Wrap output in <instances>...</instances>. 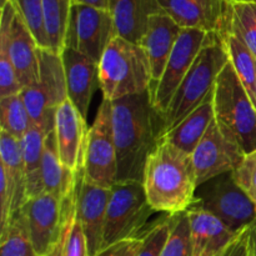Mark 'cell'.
I'll use <instances>...</instances> for the list:
<instances>
[{"mask_svg": "<svg viewBox=\"0 0 256 256\" xmlns=\"http://www.w3.org/2000/svg\"><path fill=\"white\" fill-rule=\"evenodd\" d=\"M112 102L118 182H142L148 156L159 139V114L149 90Z\"/></svg>", "mask_w": 256, "mask_h": 256, "instance_id": "1", "label": "cell"}, {"mask_svg": "<svg viewBox=\"0 0 256 256\" xmlns=\"http://www.w3.org/2000/svg\"><path fill=\"white\" fill-rule=\"evenodd\" d=\"M142 185L155 212H184L194 202L198 184L192 156L159 140L145 162Z\"/></svg>", "mask_w": 256, "mask_h": 256, "instance_id": "2", "label": "cell"}, {"mask_svg": "<svg viewBox=\"0 0 256 256\" xmlns=\"http://www.w3.org/2000/svg\"><path fill=\"white\" fill-rule=\"evenodd\" d=\"M228 62L229 58L219 32H209L206 44L172 96L168 110L162 116L159 115V139L178 126L214 92L218 76Z\"/></svg>", "mask_w": 256, "mask_h": 256, "instance_id": "3", "label": "cell"}, {"mask_svg": "<svg viewBox=\"0 0 256 256\" xmlns=\"http://www.w3.org/2000/svg\"><path fill=\"white\" fill-rule=\"evenodd\" d=\"M99 82L102 98L109 102L148 92L152 79L144 49L115 36L99 62Z\"/></svg>", "mask_w": 256, "mask_h": 256, "instance_id": "4", "label": "cell"}, {"mask_svg": "<svg viewBox=\"0 0 256 256\" xmlns=\"http://www.w3.org/2000/svg\"><path fill=\"white\" fill-rule=\"evenodd\" d=\"M215 122L225 135L236 142L245 155L256 150V108L228 62L215 82Z\"/></svg>", "mask_w": 256, "mask_h": 256, "instance_id": "5", "label": "cell"}, {"mask_svg": "<svg viewBox=\"0 0 256 256\" xmlns=\"http://www.w3.org/2000/svg\"><path fill=\"white\" fill-rule=\"evenodd\" d=\"M40 74L36 84L22 90L32 125L49 134L54 130L55 115L60 105L68 100L66 82L62 55L40 49Z\"/></svg>", "mask_w": 256, "mask_h": 256, "instance_id": "6", "label": "cell"}, {"mask_svg": "<svg viewBox=\"0 0 256 256\" xmlns=\"http://www.w3.org/2000/svg\"><path fill=\"white\" fill-rule=\"evenodd\" d=\"M154 212L142 182H116L112 188L108 204L102 250L122 240L139 236Z\"/></svg>", "mask_w": 256, "mask_h": 256, "instance_id": "7", "label": "cell"}, {"mask_svg": "<svg viewBox=\"0 0 256 256\" xmlns=\"http://www.w3.org/2000/svg\"><path fill=\"white\" fill-rule=\"evenodd\" d=\"M192 206L209 212L234 232H242L256 220V205L235 182L232 172L198 186Z\"/></svg>", "mask_w": 256, "mask_h": 256, "instance_id": "8", "label": "cell"}, {"mask_svg": "<svg viewBox=\"0 0 256 256\" xmlns=\"http://www.w3.org/2000/svg\"><path fill=\"white\" fill-rule=\"evenodd\" d=\"M74 208L75 195L68 202H62L54 195L42 192L30 198L20 209L38 255L48 256L59 244Z\"/></svg>", "mask_w": 256, "mask_h": 256, "instance_id": "9", "label": "cell"}, {"mask_svg": "<svg viewBox=\"0 0 256 256\" xmlns=\"http://www.w3.org/2000/svg\"><path fill=\"white\" fill-rule=\"evenodd\" d=\"M0 44L8 49L22 89L36 84L40 74L39 54L42 48L12 0H6L2 5Z\"/></svg>", "mask_w": 256, "mask_h": 256, "instance_id": "10", "label": "cell"}, {"mask_svg": "<svg viewBox=\"0 0 256 256\" xmlns=\"http://www.w3.org/2000/svg\"><path fill=\"white\" fill-rule=\"evenodd\" d=\"M115 36L118 34L110 10L72 2L65 48L75 50L99 64Z\"/></svg>", "mask_w": 256, "mask_h": 256, "instance_id": "11", "label": "cell"}, {"mask_svg": "<svg viewBox=\"0 0 256 256\" xmlns=\"http://www.w3.org/2000/svg\"><path fill=\"white\" fill-rule=\"evenodd\" d=\"M84 176L98 186L112 189L118 182V160L112 122V102L102 99L89 129Z\"/></svg>", "mask_w": 256, "mask_h": 256, "instance_id": "12", "label": "cell"}, {"mask_svg": "<svg viewBox=\"0 0 256 256\" xmlns=\"http://www.w3.org/2000/svg\"><path fill=\"white\" fill-rule=\"evenodd\" d=\"M209 32L198 29H182L176 40L174 49L170 54L164 72L159 82L150 85V100L155 112L162 116L169 108L170 102L179 89L180 84L185 79L206 44Z\"/></svg>", "mask_w": 256, "mask_h": 256, "instance_id": "13", "label": "cell"}, {"mask_svg": "<svg viewBox=\"0 0 256 256\" xmlns=\"http://www.w3.org/2000/svg\"><path fill=\"white\" fill-rule=\"evenodd\" d=\"M190 156L196 184L200 186L212 178L234 172L244 159L245 154L236 142L222 132L214 119Z\"/></svg>", "mask_w": 256, "mask_h": 256, "instance_id": "14", "label": "cell"}, {"mask_svg": "<svg viewBox=\"0 0 256 256\" xmlns=\"http://www.w3.org/2000/svg\"><path fill=\"white\" fill-rule=\"evenodd\" d=\"M112 189L88 182L84 170L79 175L75 192V216L86 236L90 256H96L104 242L105 220Z\"/></svg>", "mask_w": 256, "mask_h": 256, "instance_id": "15", "label": "cell"}, {"mask_svg": "<svg viewBox=\"0 0 256 256\" xmlns=\"http://www.w3.org/2000/svg\"><path fill=\"white\" fill-rule=\"evenodd\" d=\"M89 129L76 108L69 99L65 100L55 115L54 132L62 164L76 175L84 170Z\"/></svg>", "mask_w": 256, "mask_h": 256, "instance_id": "16", "label": "cell"}, {"mask_svg": "<svg viewBox=\"0 0 256 256\" xmlns=\"http://www.w3.org/2000/svg\"><path fill=\"white\" fill-rule=\"evenodd\" d=\"M182 29L219 32L230 12L229 0H158Z\"/></svg>", "mask_w": 256, "mask_h": 256, "instance_id": "17", "label": "cell"}, {"mask_svg": "<svg viewBox=\"0 0 256 256\" xmlns=\"http://www.w3.org/2000/svg\"><path fill=\"white\" fill-rule=\"evenodd\" d=\"M68 99L85 120L99 82V64L75 50L65 48L62 54Z\"/></svg>", "mask_w": 256, "mask_h": 256, "instance_id": "18", "label": "cell"}, {"mask_svg": "<svg viewBox=\"0 0 256 256\" xmlns=\"http://www.w3.org/2000/svg\"><path fill=\"white\" fill-rule=\"evenodd\" d=\"M192 256H222L242 232H234L209 212L196 206L186 210Z\"/></svg>", "mask_w": 256, "mask_h": 256, "instance_id": "19", "label": "cell"}, {"mask_svg": "<svg viewBox=\"0 0 256 256\" xmlns=\"http://www.w3.org/2000/svg\"><path fill=\"white\" fill-rule=\"evenodd\" d=\"M182 28L164 12L152 15L139 45L144 49L152 70V84L159 82Z\"/></svg>", "mask_w": 256, "mask_h": 256, "instance_id": "20", "label": "cell"}, {"mask_svg": "<svg viewBox=\"0 0 256 256\" xmlns=\"http://www.w3.org/2000/svg\"><path fill=\"white\" fill-rule=\"evenodd\" d=\"M118 36L139 44L150 16L162 12L158 0H109Z\"/></svg>", "mask_w": 256, "mask_h": 256, "instance_id": "21", "label": "cell"}, {"mask_svg": "<svg viewBox=\"0 0 256 256\" xmlns=\"http://www.w3.org/2000/svg\"><path fill=\"white\" fill-rule=\"evenodd\" d=\"M78 179L79 175L74 174L62 164L58 152L55 132L52 130L45 138L44 154H42L44 192L54 195L62 202H68L75 195Z\"/></svg>", "mask_w": 256, "mask_h": 256, "instance_id": "22", "label": "cell"}, {"mask_svg": "<svg viewBox=\"0 0 256 256\" xmlns=\"http://www.w3.org/2000/svg\"><path fill=\"white\" fill-rule=\"evenodd\" d=\"M219 36L226 50L229 62L256 108V58L248 45L240 39L239 35L235 34L230 26V12L224 25L219 30Z\"/></svg>", "mask_w": 256, "mask_h": 256, "instance_id": "23", "label": "cell"}, {"mask_svg": "<svg viewBox=\"0 0 256 256\" xmlns=\"http://www.w3.org/2000/svg\"><path fill=\"white\" fill-rule=\"evenodd\" d=\"M214 94V92H212ZM212 94L190 115H188L178 126L159 140L170 142L185 154L192 155L195 148L204 138L210 124L214 122V102ZM158 140V142H159Z\"/></svg>", "mask_w": 256, "mask_h": 256, "instance_id": "24", "label": "cell"}, {"mask_svg": "<svg viewBox=\"0 0 256 256\" xmlns=\"http://www.w3.org/2000/svg\"><path fill=\"white\" fill-rule=\"evenodd\" d=\"M0 168L6 174L14 195V214L28 202L26 174L22 142L8 132H0Z\"/></svg>", "mask_w": 256, "mask_h": 256, "instance_id": "25", "label": "cell"}, {"mask_svg": "<svg viewBox=\"0 0 256 256\" xmlns=\"http://www.w3.org/2000/svg\"><path fill=\"white\" fill-rule=\"evenodd\" d=\"M46 135V132L32 125L20 140L26 174L28 200L45 192L42 184V154Z\"/></svg>", "mask_w": 256, "mask_h": 256, "instance_id": "26", "label": "cell"}, {"mask_svg": "<svg viewBox=\"0 0 256 256\" xmlns=\"http://www.w3.org/2000/svg\"><path fill=\"white\" fill-rule=\"evenodd\" d=\"M72 0H42L45 30L49 50L62 54L65 48Z\"/></svg>", "mask_w": 256, "mask_h": 256, "instance_id": "27", "label": "cell"}, {"mask_svg": "<svg viewBox=\"0 0 256 256\" xmlns=\"http://www.w3.org/2000/svg\"><path fill=\"white\" fill-rule=\"evenodd\" d=\"M32 126V118L22 92L0 98V132L22 140Z\"/></svg>", "mask_w": 256, "mask_h": 256, "instance_id": "28", "label": "cell"}, {"mask_svg": "<svg viewBox=\"0 0 256 256\" xmlns=\"http://www.w3.org/2000/svg\"><path fill=\"white\" fill-rule=\"evenodd\" d=\"M0 256H39L30 242L26 222L20 210L12 215L6 234L0 236Z\"/></svg>", "mask_w": 256, "mask_h": 256, "instance_id": "29", "label": "cell"}, {"mask_svg": "<svg viewBox=\"0 0 256 256\" xmlns=\"http://www.w3.org/2000/svg\"><path fill=\"white\" fill-rule=\"evenodd\" d=\"M230 26L256 58V15L252 2H230Z\"/></svg>", "mask_w": 256, "mask_h": 256, "instance_id": "30", "label": "cell"}, {"mask_svg": "<svg viewBox=\"0 0 256 256\" xmlns=\"http://www.w3.org/2000/svg\"><path fill=\"white\" fill-rule=\"evenodd\" d=\"M175 215L165 214V216L145 228L139 235L142 238V245L138 256H160L172 232Z\"/></svg>", "mask_w": 256, "mask_h": 256, "instance_id": "31", "label": "cell"}, {"mask_svg": "<svg viewBox=\"0 0 256 256\" xmlns=\"http://www.w3.org/2000/svg\"><path fill=\"white\" fill-rule=\"evenodd\" d=\"M160 256H192V242L186 212L175 215L174 224Z\"/></svg>", "mask_w": 256, "mask_h": 256, "instance_id": "32", "label": "cell"}, {"mask_svg": "<svg viewBox=\"0 0 256 256\" xmlns=\"http://www.w3.org/2000/svg\"><path fill=\"white\" fill-rule=\"evenodd\" d=\"M42 49L49 50L45 30L42 0H12Z\"/></svg>", "mask_w": 256, "mask_h": 256, "instance_id": "33", "label": "cell"}, {"mask_svg": "<svg viewBox=\"0 0 256 256\" xmlns=\"http://www.w3.org/2000/svg\"><path fill=\"white\" fill-rule=\"evenodd\" d=\"M235 182L256 205V150L246 154L232 172Z\"/></svg>", "mask_w": 256, "mask_h": 256, "instance_id": "34", "label": "cell"}, {"mask_svg": "<svg viewBox=\"0 0 256 256\" xmlns=\"http://www.w3.org/2000/svg\"><path fill=\"white\" fill-rule=\"evenodd\" d=\"M62 256H90L86 236H85L82 224L75 216V209L68 222Z\"/></svg>", "mask_w": 256, "mask_h": 256, "instance_id": "35", "label": "cell"}, {"mask_svg": "<svg viewBox=\"0 0 256 256\" xmlns=\"http://www.w3.org/2000/svg\"><path fill=\"white\" fill-rule=\"evenodd\" d=\"M14 215V195L6 174L0 168V236L6 234Z\"/></svg>", "mask_w": 256, "mask_h": 256, "instance_id": "36", "label": "cell"}, {"mask_svg": "<svg viewBox=\"0 0 256 256\" xmlns=\"http://www.w3.org/2000/svg\"><path fill=\"white\" fill-rule=\"evenodd\" d=\"M142 245V238H130L122 240L105 249L100 250L96 256H138Z\"/></svg>", "mask_w": 256, "mask_h": 256, "instance_id": "37", "label": "cell"}, {"mask_svg": "<svg viewBox=\"0 0 256 256\" xmlns=\"http://www.w3.org/2000/svg\"><path fill=\"white\" fill-rule=\"evenodd\" d=\"M222 256H250L249 248V226L242 230V234L238 236V239L230 245Z\"/></svg>", "mask_w": 256, "mask_h": 256, "instance_id": "38", "label": "cell"}, {"mask_svg": "<svg viewBox=\"0 0 256 256\" xmlns=\"http://www.w3.org/2000/svg\"><path fill=\"white\" fill-rule=\"evenodd\" d=\"M74 4H85L90 6L100 8V9H109V0H72Z\"/></svg>", "mask_w": 256, "mask_h": 256, "instance_id": "39", "label": "cell"}, {"mask_svg": "<svg viewBox=\"0 0 256 256\" xmlns=\"http://www.w3.org/2000/svg\"><path fill=\"white\" fill-rule=\"evenodd\" d=\"M250 256H256V220L249 226Z\"/></svg>", "mask_w": 256, "mask_h": 256, "instance_id": "40", "label": "cell"}, {"mask_svg": "<svg viewBox=\"0 0 256 256\" xmlns=\"http://www.w3.org/2000/svg\"><path fill=\"white\" fill-rule=\"evenodd\" d=\"M74 209H75V208H74ZM66 229H68V225H66ZM66 229H65V232H64V235H62V240L59 242V244L55 246V249L52 250V252H50V254L48 256H62V250H64V242H65V235H66Z\"/></svg>", "mask_w": 256, "mask_h": 256, "instance_id": "41", "label": "cell"}, {"mask_svg": "<svg viewBox=\"0 0 256 256\" xmlns=\"http://www.w3.org/2000/svg\"><path fill=\"white\" fill-rule=\"evenodd\" d=\"M232 2H255V0H232Z\"/></svg>", "mask_w": 256, "mask_h": 256, "instance_id": "42", "label": "cell"}, {"mask_svg": "<svg viewBox=\"0 0 256 256\" xmlns=\"http://www.w3.org/2000/svg\"><path fill=\"white\" fill-rule=\"evenodd\" d=\"M252 4H254V9H255V15H256V4H255V2H252Z\"/></svg>", "mask_w": 256, "mask_h": 256, "instance_id": "43", "label": "cell"}, {"mask_svg": "<svg viewBox=\"0 0 256 256\" xmlns=\"http://www.w3.org/2000/svg\"><path fill=\"white\" fill-rule=\"evenodd\" d=\"M255 2V4H256V0H255V2Z\"/></svg>", "mask_w": 256, "mask_h": 256, "instance_id": "44", "label": "cell"}, {"mask_svg": "<svg viewBox=\"0 0 256 256\" xmlns=\"http://www.w3.org/2000/svg\"><path fill=\"white\" fill-rule=\"evenodd\" d=\"M230 2H232V0H230Z\"/></svg>", "mask_w": 256, "mask_h": 256, "instance_id": "45", "label": "cell"}, {"mask_svg": "<svg viewBox=\"0 0 256 256\" xmlns=\"http://www.w3.org/2000/svg\"><path fill=\"white\" fill-rule=\"evenodd\" d=\"M229 2H230V0H229Z\"/></svg>", "mask_w": 256, "mask_h": 256, "instance_id": "46", "label": "cell"}]
</instances>
